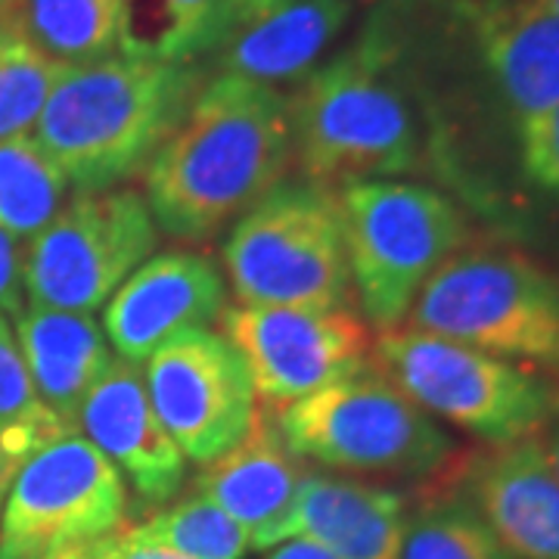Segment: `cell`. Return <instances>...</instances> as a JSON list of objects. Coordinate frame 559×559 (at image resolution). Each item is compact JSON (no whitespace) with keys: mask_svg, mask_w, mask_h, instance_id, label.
I'll return each mask as SVG.
<instances>
[{"mask_svg":"<svg viewBox=\"0 0 559 559\" xmlns=\"http://www.w3.org/2000/svg\"><path fill=\"white\" fill-rule=\"evenodd\" d=\"M293 168L289 97L240 75H212L143 171L156 227L205 240L283 183Z\"/></svg>","mask_w":559,"mask_h":559,"instance_id":"obj_1","label":"cell"},{"mask_svg":"<svg viewBox=\"0 0 559 559\" xmlns=\"http://www.w3.org/2000/svg\"><path fill=\"white\" fill-rule=\"evenodd\" d=\"M293 165L320 187L380 180L426 159L414 81L389 20L299 81L289 97Z\"/></svg>","mask_w":559,"mask_h":559,"instance_id":"obj_2","label":"cell"},{"mask_svg":"<svg viewBox=\"0 0 559 559\" xmlns=\"http://www.w3.org/2000/svg\"><path fill=\"white\" fill-rule=\"evenodd\" d=\"M205 84L197 62L112 53L72 66L47 97L32 138L79 193L143 175Z\"/></svg>","mask_w":559,"mask_h":559,"instance_id":"obj_3","label":"cell"},{"mask_svg":"<svg viewBox=\"0 0 559 559\" xmlns=\"http://www.w3.org/2000/svg\"><path fill=\"white\" fill-rule=\"evenodd\" d=\"M404 323L559 385V277L513 246L466 242L419 289Z\"/></svg>","mask_w":559,"mask_h":559,"instance_id":"obj_4","label":"cell"},{"mask_svg":"<svg viewBox=\"0 0 559 559\" xmlns=\"http://www.w3.org/2000/svg\"><path fill=\"white\" fill-rule=\"evenodd\" d=\"M277 423L299 460L358 476L426 481L457 454L451 436L373 355L348 377L283 407Z\"/></svg>","mask_w":559,"mask_h":559,"instance_id":"obj_5","label":"cell"},{"mask_svg":"<svg viewBox=\"0 0 559 559\" xmlns=\"http://www.w3.org/2000/svg\"><path fill=\"white\" fill-rule=\"evenodd\" d=\"M348 271L364 323L404 326L419 289L469 242V227L444 193L407 180L340 187Z\"/></svg>","mask_w":559,"mask_h":559,"instance_id":"obj_6","label":"cell"},{"mask_svg":"<svg viewBox=\"0 0 559 559\" xmlns=\"http://www.w3.org/2000/svg\"><path fill=\"white\" fill-rule=\"evenodd\" d=\"M221 255L240 305L342 308L352 299L340 190L311 180L277 183L249 205Z\"/></svg>","mask_w":559,"mask_h":559,"instance_id":"obj_7","label":"cell"},{"mask_svg":"<svg viewBox=\"0 0 559 559\" xmlns=\"http://www.w3.org/2000/svg\"><path fill=\"white\" fill-rule=\"evenodd\" d=\"M370 355L426 414L485 444L535 436L559 401L544 377L407 323L380 333Z\"/></svg>","mask_w":559,"mask_h":559,"instance_id":"obj_8","label":"cell"},{"mask_svg":"<svg viewBox=\"0 0 559 559\" xmlns=\"http://www.w3.org/2000/svg\"><path fill=\"white\" fill-rule=\"evenodd\" d=\"M131 525L112 463L66 432L25 460L0 510V559H97Z\"/></svg>","mask_w":559,"mask_h":559,"instance_id":"obj_9","label":"cell"},{"mask_svg":"<svg viewBox=\"0 0 559 559\" xmlns=\"http://www.w3.org/2000/svg\"><path fill=\"white\" fill-rule=\"evenodd\" d=\"M159 227L131 187L75 193L22 242L25 305L94 314L156 252Z\"/></svg>","mask_w":559,"mask_h":559,"instance_id":"obj_10","label":"cell"},{"mask_svg":"<svg viewBox=\"0 0 559 559\" xmlns=\"http://www.w3.org/2000/svg\"><path fill=\"white\" fill-rule=\"evenodd\" d=\"M221 333L249 367L255 399L271 411L348 377L370 360V326L348 308L234 305L221 311Z\"/></svg>","mask_w":559,"mask_h":559,"instance_id":"obj_11","label":"cell"},{"mask_svg":"<svg viewBox=\"0 0 559 559\" xmlns=\"http://www.w3.org/2000/svg\"><path fill=\"white\" fill-rule=\"evenodd\" d=\"M153 411L193 463H212L246 436L255 417V385L224 333L187 330L143 360Z\"/></svg>","mask_w":559,"mask_h":559,"instance_id":"obj_12","label":"cell"},{"mask_svg":"<svg viewBox=\"0 0 559 559\" xmlns=\"http://www.w3.org/2000/svg\"><path fill=\"white\" fill-rule=\"evenodd\" d=\"M436 479L479 513L510 559H559V479L535 436L457 451Z\"/></svg>","mask_w":559,"mask_h":559,"instance_id":"obj_13","label":"cell"},{"mask_svg":"<svg viewBox=\"0 0 559 559\" xmlns=\"http://www.w3.org/2000/svg\"><path fill=\"white\" fill-rule=\"evenodd\" d=\"M75 429L121 476L131 498V520L159 510L180 495L187 481V457L153 411L140 364L119 355L109 360L81 404Z\"/></svg>","mask_w":559,"mask_h":559,"instance_id":"obj_14","label":"cell"},{"mask_svg":"<svg viewBox=\"0 0 559 559\" xmlns=\"http://www.w3.org/2000/svg\"><path fill=\"white\" fill-rule=\"evenodd\" d=\"M227 308L218 264L190 249L159 252L140 264L103 305V333L112 352L143 364L187 330H205Z\"/></svg>","mask_w":559,"mask_h":559,"instance_id":"obj_15","label":"cell"},{"mask_svg":"<svg viewBox=\"0 0 559 559\" xmlns=\"http://www.w3.org/2000/svg\"><path fill=\"white\" fill-rule=\"evenodd\" d=\"M352 0H234L202 69L259 84L308 79L352 20Z\"/></svg>","mask_w":559,"mask_h":559,"instance_id":"obj_16","label":"cell"},{"mask_svg":"<svg viewBox=\"0 0 559 559\" xmlns=\"http://www.w3.org/2000/svg\"><path fill=\"white\" fill-rule=\"evenodd\" d=\"M476 62L520 121L559 103V16L535 0H448Z\"/></svg>","mask_w":559,"mask_h":559,"instance_id":"obj_17","label":"cell"},{"mask_svg":"<svg viewBox=\"0 0 559 559\" xmlns=\"http://www.w3.org/2000/svg\"><path fill=\"white\" fill-rule=\"evenodd\" d=\"M404 520L407 500L395 488L308 469L289 510L255 550L305 538L340 559H399Z\"/></svg>","mask_w":559,"mask_h":559,"instance_id":"obj_18","label":"cell"},{"mask_svg":"<svg viewBox=\"0 0 559 559\" xmlns=\"http://www.w3.org/2000/svg\"><path fill=\"white\" fill-rule=\"evenodd\" d=\"M305 473L308 469L301 460L283 441L277 411L259 404L246 436L218 460L202 463L193 479V495L218 503L240 522L255 550L289 510Z\"/></svg>","mask_w":559,"mask_h":559,"instance_id":"obj_19","label":"cell"},{"mask_svg":"<svg viewBox=\"0 0 559 559\" xmlns=\"http://www.w3.org/2000/svg\"><path fill=\"white\" fill-rule=\"evenodd\" d=\"M13 333L44 407L75 429L87 392L116 358L100 320L79 311L25 305L13 318Z\"/></svg>","mask_w":559,"mask_h":559,"instance_id":"obj_20","label":"cell"},{"mask_svg":"<svg viewBox=\"0 0 559 559\" xmlns=\"http://www.w3.org/2000/svg\"><path fill=\"white\" fill-rule=\"evenodd\" d=\"M234 0H124L119 50L159 62H197L215 50Z\"/></svg>","mask_w":559,"mask_h":559,"instance_id":"obj_21","label":"cell"},{"mask_svg":"<svg viewBox=\"0 0 559 559\" xmlns=\"http://www.w3.org/2000/svg\"><path fill=\"white\" fill-rule=\"evenodd\" d=\"M50 60L87 66L119 53L124 0H20L0 7Z\"/></svg>","mask_w":559,"mask_h":559,"instance_id":"obj_22","label":"cell"},{"mask_svg":"<svg viewBox=\"0 0 559 559\" xmlns=\"http://www.w3.org/2000/svg\"><path fill=\"white\" fill-rule=\"evenodd\" d=\"M399 559H510L479 513L436 476L419 481Z\"/></svg>","mask_w":559,"mask_h":559,"instance_id":"obj_23","label":"cell"},{"mask_svg":"<svg viewBox=\"0 0 559 559\" xmlns=\"http://www.w3.org/2000/svg\"><path fill=\"white\" fill-rule=\"evenodd\" d=\"M124 535L180 559H242L252 550V538L240 522L193 491L140 516Z\"/></svg>","mask_w":559,"mask_h":559,"instance_id":"obj_24","label":"cell"},{"mask_svg":"<svg viewBox=\"0 0 559 559\" xmlns=\"http://www.w3.org/2000/svg\"><path fill=\"white\" fill-rule=\"evenodd\" d=\"M69 180L32 134L0 140V230L28 242L66 202Z\"/></svg>","mask_w":559,"mask_h":559,"instance_id":"obj_25","label":"cell"},{"mask_svg":"<svg viewBox=\"0 0 559 559\" xmlns=\"http://www.w3.org/2000/svg\"><path fill=\"white\" fill-rule=\"evenodd\" d=\"M69 66L50 60L7 10H0V140L32 134Z\"/></svg>","mask_w":559,"mask_h":559,"instance_id":"obj_26","label":"cell"},{"mask_svg":"<svg viewBox=\"0 0 559 559\" xmlns=\"http://www.w3.org/2000/svg\"><path fill=\"white\" fill-rule=\"evenodd\" d=\"M79 432L44 407L16 345L10 318L0 314V448L28 460L40 444Z\"/></svg>","mask_w":559,"mask_h":559,"instance_id":"obj_27","label":"cell"},{"mask_svg":"<svg viewBox=\"0 0 559 559\" xmlns=\"http://www.w3.org/2000/svg\"><path fill=\"white\" fill-rule=\"evenodd\" d=\"M522 171L559 197V103L520 121Z\"/></svg>","mask_w":559,"mask_h":559,"instance_id":"obj_28","label":"cell"},{"mask_svg":"<svg viewBox=\"0 0 559 559\" xmlns=\"http://www.w3.org/2000/svg\"><path fill=\"white\" fill-rule=\"evenodd\" d=\"M25 308V286H22V242L0 230V314L16 318Z\"/></svg>","mask_w":559,"mask_h":559,"instance_id":"obj_29","label":"cell"},{"mask_svg":"<svg viewBox=\"0 0 559 559\" xmlns=\"http://www.w3.org/2000/svg\"><path fill=\"white\" fill-rule=\"evenodd\" d=\"M97 559H180V557H171V554L156 550V547H143V544L131 540L124 532H121L119 538L109 540V544L103 547L100 557Z\"/></svg>","mask_w":559,"mask_h":559,"instance_id":"obj_30","label":"cell"},{"mask_svg":"<svg viewBox=\"0 0 559 559\" xmlns=\"http://www.w3.org/2000/svg\"><path fill=\"white\" fill-rule=\"evenodd\" d=\"M261 559H340V557H333L330 550H323V547L314 544V540L293 538V540H280V544H274L271 550H264V557Z\"/></svg>","mask_w":559,"mask_h":559,"instance_id":"obj_31","label":"cell"},{"mask_svg":"<svg viewBox=\"0 0 559 559\" xmlns=\"http://www.w3.org/2000/svg\"><path fill=\"white\" fill-rule=\"evenodd\" d=\"M535 441L540 444V451H544V457L550 463V469L557 473L559 479V401L557 407L547 414V419L538 426V432H535Z\"/></svg>","mask_w":559,"mask_h":559,"instance_id":"obj_32","label":"cell"},{"mask_svg":"<svg viewBox=\"0 0 559 559\" xmlns=\"http://www.w3.org/2000/svg\"><path fill=\"white\" fill-rule=\"evenodd\" d=\"M22 463H25V460L16 457V454H10L7 448H0V510H3V500L10 495V485L16 479Z\"/></svg>","mask_w":559,"mask_h":559,"instance_id":"obj_33","label":"cell"},{"mask_svg":"<svg viewBox=\"0 0 559 559\" xmlns=\"http://www.w3.org/2000/svg\"><path fill=\"white\" fill-rule=\"evenodd\" d=\"M535 3H540L544 10H550V13H557L559 16V0H535Z\"/></svg>","mask_w":559,"mask_h":559,"instance_id":"obj_34","label":"cell"},{"mask_svg":"<svg viewBox=\"0 0 559 559\" xmlns=\"http://www.w3.org/2000/svg\"><path fill=\"white\" fill-rule=\"evenodd\" d=\"M13 3H20V0H0V7H13Z\"/></svg>","mask_w":559,"mask_h":559,"instance_id":"obj_35","label":"cell"}]
</instances>
